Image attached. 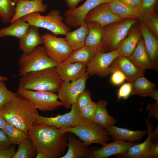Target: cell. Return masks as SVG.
<instances>
[{
    "label": "cell",
    "instance_id": "10",
    "mask_svg": "<svg viewBox=\"0 0 158 158\" xmlns=\"http://www.w3.org/2000/svg\"><path fill=\"white\" fill-rule=\"evenodd\" d=\"M71 108L69 112L54 117H45L37 114L34 124H44L62 128L74 127L87 121L81 118L80 110L75 103L72 105Z\"/></svg>",
    "mask_w": 158,
    "mask_h": 158
},
{
    "label": "cell",
    "instance_id": "3",
    "mask_svg": "<svg viewBox=\"0 0 158 158\" xmlns=\"http://www.w3.org/2000/svg\"><path fill=\"white\" fill-rule=\"evenodd\" d=\"M63 82L56 67L48 68L20 77L18 88L57 92Z\"/></svg>",
    "mask_w": 158,
    "mask_h": 158
},
{
    "label": "cell",
    "instance_id": "50",
    "mask_svg": "<svg viewBox=\"0 0 158 158\" xmlns=\"http://www.w3.org/2000/svg\"><path fill=\"white\" fill-rule=\"evenodd\" d=\"M147 96L151 97L155 100L158 101V90L155 88L151 91L148 94Z\"/></svg>",
    "mask_w": 158,
    "mask_h": 158
},
{
    "label": "cell",
    "instance_id": "4",
    "mask_svg": "<svg viewBox=\"0 0 158 158\" xmlns=\"http://www.w3.org/2000/svg\"><path fill=\"white\" fill-rule=\"evenodd\" d=\"M58 9L53 10L46 16L36 12L26 15L22 18L30 26H34L48 30L56 36L65 35L71 29L64 22V18Z\"/></svg>",
    "mask_w": 158,
    "mask_h": 158
},
{
    "label": "cell",
    "instance_id": "26",
    "mask_svg": "<svg viewBox=\"0 0 158 158\" xmlns=\"http://www.w3.org/2000/svg\"><path fill=\"white\" fill-rule=\"evenodd\" d=\"M87 24L88 32L85 45L93 47L96 52H102V41L104 35L103 27L95 22Z\"/></svg>",
    "mask_w": 158,
    "mask_h": 158
},
{
    "label": "cell",
    "instance_id": "23",
    "mask_svg": "<svg viewBox=\"0 0 158 158\" xmlns=\"http://www.w3.org/2000/svg\"><path fill=\"white\" fill-rule=\"evenodd\" d=\"M128 59L139 69L145 72L147 69H153L152 62L145 49L144 40L141 38Z\"/></svg>",
    "mask_w": 158,
    "mask_h": 158
},
{
    "label": "cell",
    "instance_id": "53",
    "mask_svg": "<svg viewBox=\"0 0 158 158\" xmlns=\"http://www.w3.org/2000/svg\"><path fill=\"white\" fill-rule=\"evenodd\" d=\"M8 80V78L7 77L0 75V80L4 81Z\"/></svg>",
    "mask_w": 158,
    "mask_h": 158
},
{
    "label": "cell",
    "instance_id": "7",
    "mask_svg": "<svg viewBox=\"0 0 158 158\" xmlns=\"http://www.w3.org/2000/svg\"><path fill=\"white\" fill-rule=\"evenodd\" d=\"M62 129L65 133H73L88 146L92 143L103 145L110 140L105 129L92 121H85L74 127Z\"/></svg>",
    "mask_w": 158,
    "mask_h": 158
},
{
    "label": "cell",
    "instance_id": "22",
    "mask_svg": "<svg viewBox=\"0 0 158 158\" xmlns=\"http://www.w3.org/2000/svg\"><path fill=\"white\" fill-rule=\"evenodd\" d=\"M105 130L114 140H121L131 142L140 141L147 133V130L133 131L114 125L109 126Z\"/></svg>",
    "mask_w": 158,
    "mask_h": 158
},
{
    "label": "cell",
    "instance_id": "16",
    "mask_svg": "<svg viewBox=\"0 0 158 158\" xmlns=\"http://www.w3.org/2000/svg\"><path fill=\"white\" fill-rule=\"evenodd\" d=\"M116 70L121 72L125 76L127 82L130 83L145 74V72L138 68L128 57L119 55L111 64L109 69L110 74Z\"/></svg>",
    "mask_w": 158,
    "mask_h": 158
},
{
    "label": "cell",
    "instance_id": "30",
    "mask_svg": "<svg viewBox=\"0 0 158 158\" xmlns=\"http://www.w3.org/2000/svg\"><path fill=\"white\" fill-rule=\"evenodd\" d=\"M29 26L28 23L22 18L18 19L8 27L0 29V38L10 36L20 40L25 35Z\"/></svg>",
    "mask_w": 158,
    "mask_h": 158
},
{
    "label": "cell",
    "instance_id": "11",
    "mask_svg": "<svg viewBox=\"0 0 158 158\" xmlns=\"http://www.w3.org/2000/svg\"><path fill=\"white\" fill-rule=\"evenodd\" d=\"M89 76L86 71L76 80L71 82H63L57 95L65 108H70L72 105L75 103L78 95L85 89L86 81Z\"/></svg>",
    "mask_w": 158,
    "mask_h": 158
},
{
    "label": "cell",
    "instance_id": "42",
    "mask_svg": "<svg viewBox=\"0 0 158 158\" xmlns=\"http://www.w3.org/2000/svg\"><path fill=\"white\" fill-rule=\"evenodd\" d=\"M110 82L112 85L115 86H119L123 84L126 78L124 75L119 70H115L111 73Z\"/></svg>",
    "mask_w": 158,
    "mask_h": 158
},
{
    "label": "cell",
    "instance_id": "29",
    "mask_svg": "<svg viewBox=\"0 0 158 158\" xmlns=\"http://www.w3.org/2000/svg\"><path fill=\"white\" fill-rule=\"evenodd\" d=\"M108 4L111 12L122 19L140 18L138 9L126 5L119 0H111L108 3Z\"/></svg>",
    "mask_w": 158,
    "mask_h": 158
},
{
    "label": "cell",
    "instance_id": "43",
    "mask_svg": "<svg viewBox=\"0 0 158 158\" xmlns=\"http://www.w3.org/2000/svg\"><path fill=\"white\" fill-rule=\"evenodd\" d=\"M15 145L12 144L6 148L0 149V158H13L16 152Z\"/></svg>",
    "mask_w": 158,
    "mask_h": 158
},
{
    "label": "cell",
    "instance_id": "1",
    "mask_svg": "<svg viewBox=\"0 0 158 158\" xmlns=\"http://www.w3.org/2000/svg\"><path fill=\"white\" fill-rule=\"evenodd\" d=\"M66 133L62 128L44 124H34L28 135L37 152L45 154L49 158L60 157L67 146Z\"/></svg>",
    "mask_w": 158,
    "mask_h": 158
},
{
    "label": "cell",
    "instance_id": "5",
    "mask_svg": "<svg viewBox=\"0 0 158 158\" xmlns=\"http://www.w3.org/2000/svg\"><path fill=\"white\" fill-rule=\"evenodd\" d=\"M18 63L19 73L16 77H20L28 73L48 68L56 67L59 64L48 56L44 46L40 45L37 47L29 55L23 53L21 54Z\"/></svg>",
    "mask_w": 158,
    "mask_h": 158
},
{
    "label": "cell",
    "instance_id": "49",
    "mask_svg": "<svg viewBox=\"0 0 158 158\" xmlns=\"http://www.w3.org/2000/svg\"><path fill=\"white\" fill-rule=\"evenodd\" d=\"M150 138L152 141L158 140V127H157L154 131L152 130L150 133Z\"/></svg>",
    "mask_w": 158,
    "mask_h": 158
},
{
    "label": "cell",
    "instance_id": "14",
    "mask_svg": "<svg viewBox=\"0 0 158 158\" xmlns=\"http://www.w3.org/2000/svg\"><path fill=\"white\" fill-rule=\"evenodd\" d=\"M138 143L115 140L106 143L101 148L92 147L89 150V158H106L114 155L124 154L131 146Z\"/></svg>",
    "mask_w": 158,
    "mask_h": 158
},
{
    "label": "cell",
    "instance_id": "47",
    "mask_svg": "<svg viewBox=\"0 0 158 158\" xmlns=\"http://www.w3.org/2000/svg\"><path fill=\"white\" fill-rule=\"evenodd\" d=\"M126 5L138 10L142 0H119Z\"/></svg>",
    "mask_w": 158,
    "mask_h": 158
},
{
    "label": "cell",
    "instance_id": "31",
    "mask_svg": "<svg viewBox=\"0 0 158 158\" xmlns=\"http://www.w3.org/2000/svg\"><path fill=\"white\" fill-rule=\"evenodd\" d=\"M96 52L93 47L85 45L78 49L73 51L68 58L64 62H80L88 65L93 59Z\"/></svg>",
    "mask_w": 158,
    "mask_h": 158
},
{
    "label": "cell",
    "instance_id": "15",
    "mask_svg": "<svg viewBox=\"0 0 158 158\" xmlns=\"http://www.w3.org/2000/svg\"><path fill=\"white\" fill-rule=\"evenodd\" d=\"M124 20L113 13L108 3H104L97 6L89 12L85 18V22L86 23L96 22L103 27Z\"/></svg>",
    "mask_w": 158,
    "mask_h": 158
},
{
    "label": "cell",
    "instance_id": "21",
    "mask_svg": "<svg viewBox=\"0 0 158 158\" xmlns=\"http://www.w3.org/2000/svg\"><path fill=\"white\" fill-rule=\"evenodd\" d=\"M42 44L43 41L39 28L30 25L25 35L20 40L19 48L24 54L29 55L37 47Z\"/></svg>",
    "mask_w": 158,
    "mask_h": 158
},
{
    "label": "cell",
    "instance_id": "19",
    "mask_svg": "<svg viewBox=\"0 0 158 158\" xmlns=\"http://www.w3.org/2000/svg\"><path fill=\"white\" fill-rule=\"evenodd\" d=\"M139 28L145 49L152 63L153 69L158 70V40L140 20Z\"/></svg>",
    "mask_w": 158,
    "mask_h": 158
},
{
    "label": "cell",
    "instance_id": "17",
    "mask_svg": "<svg viewBox=\"0 0 158 158\" xmlns=\"http://www.w3.org/2000/svg\"><path fill=\"white\" fill-rule=\"evenodd\" d=\"M87 64L63 62L56 67V70L63 81L71 82L81 78L86 72Z\"/></svg>",
    "mask_w": 158,
    "mask_h": 158
},
{
    "label": "cell",
    "instance_id": "54",
    "mask_svg": "<svg viewBox=\"0 0 158 158\" xmlns=\"http://www.w3.org/2000/svg\"><path fill=\"white\" fill-rule=\"evenodd\" d=\"M12 0L14 3H15L16 4L18 0Z\"/></svg>",
    "mask_w": 158,
    "mask_h": 158
},
{
    "label": "cell",
    "instance_id": "6",
    "mask_svg": "<svg viewBox=\"0 0 158 158\" xmlns=\"http://www.w3.org/2000/svg\"><path fill=\"white\" fill-rule=\"evenodd\" d=\"M138 20L127 19L103 27L104 35L102 41V52L116 50Z\"/></svg>",
    "mask_w": 158,
    "mask_h": 158
},
{
    "label": "cell",
    "instance_id": "45",
    "mask_svg": "<svg viewBox=\"0 0 158 158\" xmlns=\"http://www.w3.org/2000/svg\"><path fill=\"white\" fill-rule=\"evenodd\" d=\"M158 157V141H153L148 151L147 158Z\"/></svg>",
    "mask_w": 158,
    "mask_h": 158
},
{
    "label": "cell",
    "instance_id": "37",
    "mask_svg": "<svg viewBox=\"0 0 158 158\" xmlns=\"http://www.w3.org/2000/svg\"><path fill=\"white\" fill-rule=\"evenodd\" d=\"M157 0H142L138 9L139 19L154 13V9Z\"/></svg>",
    "mask_w": 158,
    "mask_h": 158
},
{
    "label": "cell",
    "instance_id": "32",
    "mask_svg": "<svg viewBox=\"0 0 158 158\" xmlns=\"http://www.w3.org/2000/svg\"><path fill=\"white\" fill-rule=\"evenodd\" d=\"M132 91L131 95H137L147 97L151 91L156 88V85L144 76H140L131 83Z\"/></svg>",
    "mask_w": 158,
    "mask_h": 158
},
{
    "label": "cell",
    "instance_id": "40",
    "mask_svg": "<svg viewBox=\"0 0 158 158\" xmlns=\"http://www.w3.org/2000/svg\"><path fill=\"white\" fill-rule=\"evenodd\" d=\"M92 101L90 91L85 89L78 95L75 103L80 110Z\"/></svg>",
    "mask_w": 158,
    "mask_h": 158
},
{
    "label": "cell",
    "instance_id": "9",
    "mask_svg": "<svg viewBox=\"0 0 158 158\" xmlns=\"http://www.w3.org/2000/svg\"><path fill=\"white\" fill-rule=\"evenodd\" d=\"M41 36L47 54L51 59L60 64L68 58L73 51L65 38L58 37L49 33Z\"/></svg>",
    "mask_w": 158,
    "mask_h": 158
},
{
    "label": "cell",
    "instance_id": "34",
    "mask_svg": "<svg viewBox=\"0 0 158 158\" xmlns=\"http://www.w3.org/2000/svg\"><path fill=\"white\" fill-rule=\"evenodd\" d=\"M1 129L12 144L18 145L22 140L28 137V135L8 123Z\"/></svg>",
    "mask_w": 158,
    "mask_h": 158
},
{
    "label": "cell",
    "instance_id": "2",
    "mask_svg": "<svg viewBox=\"0 0 158 158\" xmlns=\"http://www.w3.org/2000/svg\"><path fill=\"white\" fill-rule=\"evenodd\" d=\"M37 109L29 100L18 94L0 109V113L7 123L28 135L38 114Z\"/></svg>",
    "mask_w": 158,
    "mask_h": 158
},
{
    "label": "cell",
    "instance_id": "8",
    "mask_svg": "<svg viewBox=\"0 0 158 158\" xmlns=\"http://www.w3.org/2000/svg\"><path fill=\"white\" fill-rule=\"evenodd\" d=\"M16 93L29 100L37 109L43 112L52 111L63 105L62 102L58 100L57 94L51 91L18 88Z\"/></svg>",
    "mask_w": 158,
    "mask_h": 158
},
{
    "label": "cell",
    "instance_id": "52",
    "mask_svg": "<svg viewBox=\"0 0 158 158\" xmlns=\"http://www.w3.org/2000/svg\"><path fill=\"white\" fill-rule=\"evenodd\" d=\"M35 157L36 158H49L45 154L41 152H37Z\"/></svg>",
    "mask_w": 158,
    "mask_h": 158
},
{
    "label": "cell",
    "instance_id": "39",
    "mask_svg": "<svg viewBox=\"0 0 158 158\" xmlns=\"http://www.w3.org/2000/svg\"><path fill=\"white\" fill-rule=\"evenodd\" d=\"M96 108V103L91 101L80 110L81 118L85 120L93 122Z\"/></svg>",
    "mask_w": 158,
    "mask_h": 158
},
{
    "label": "cell",
    "instance_id": "12",
    "mask_svg": "<svg viewBox=\"0 0 158 158\" xmlns=\"http://www.w3.org/2000/svg\"><path fill=\"white\" fill-rule=\"evenodd\" d=\"M111 0H86L81 5L68 9L63 13L64 22L70 27L76 28L85 23V18L89 12L98 5L108 3Z\"/></svg>",
    "mask_w": 158,
    "mask_h": 158
},
{
    "label": "cell",
    "instance_id": "38",
    "mask_svg": "<svg viewBox=\"0 0 158 158\" xmlns=\"http://www.w3.org/2000/svg\"><path fill=\"white\" fill-rule=\"evenodd\" d=\"M18 94L8 90L4 81L0 80V109Z\"/></svg>",
    "mask_w": 158,
    "mask_h": 158
},
{
    "label": "cell",
    "instance_id": "18",
    "mask_svg": "<svg viewBox=\"0 0 158 158\" xmlns=\"http://www.w3.org/2000/svg\"><path fill=\"white\" fill-rule=\"evenodd\" d=\"M43 0H18L16 3L15 13L10 23L26 15L36 12H43L48 6L43 3Z\"/></svg>",
    "mask_w": 158,
    "mask_h": 158
},
{
    "label": "cell",
    "instance_id": "25",
    "mask_svg": "<svg viewBox=\"0 0 158 158\" xmlns=\"http://www.w3.org/2000/svg\"><path fill=\"white\" fill-rule=\"evenodd\" d=\"M131 28L128 35L122 41L116 49L119 56L128 57L141 38L139 26L133 28L131 30Z\"/></svg>",
    "mask_w": 158,
    "mask_h": 158
},
{
    "label": "cell",
    "instance_id": "36",
    "mask_svg": "<svg viewBox=\"0 0 158 158\" xmlns=\"http://www.w3.org/2000/svg\"><path fill=\"white\" fill-rule=\"evenodd\" d=\"M141 20L147 28L157 38L158 37V16L154 13Z\"/></svg>",
    "mask_w": 158,
    "mask_h": 158
},
{
    "label": "cell",
    "instance_id": "20",
    "mask_svg": "<svg viewBox=\"0 0 158 158\" xmlns=\"http://www.w3.org/2000/svg\"><path fill=\"white\" fill-rule=\"evenodd\" d=\"M145 122L147 129L148 136L146 140L141 143H139L131 146L128 151L123 154H117L118 158H147L148 151L152 141L150 138V133L152 130L153 126L152 123L147 118Z\"/></svg>",
    "mask_w": 158,
    "mask_h": 158
},
{
    "label": "cell",
    "instance_id": "33",
    "mask_svg": "<svg viewBox=\"0 0 158 158\" xmlns=\"http://www.w3.org/2000/svg\"><path fill=\"white\" fill-rule=\"evenodd\" d=\"M18 145V149L13 158L35 157L37 152L32 141L29 137L22 140Z\"/></svg>",
    "mask_w": 158,
    "mask_h": 158
},
{
    "label": "cell",
    "instance_id": "28",
    "mask_svg": "<svg viewBox=\"0 0 158 158\" xmlns=\"http://www.w3.org/2000/svg\"><path fill=\"white\" fill-rule=\"evenodd\" d=\"M96 103V108L93 122L105 129L109 126L114 125L117 120L108 114L106 108L107 102L100 99Z\"/></svg>",
    "mask_w": 158,
    "mask_h": 158
},
{
    "label": "cell",
    "instance_id": "13",
    "mask_svg": "<svg viewBox=\"0 0 158 158\" xmlns=\"http://www.w3.org/2000/svg\"><path fill=\"white\" fill-rule=\"evenodd\" d=\"M119 54L116 50L106 52H97L88 64L86 72L89 76L106 77L110 74V66Z\"/></svg>",
    "mask_w": 158,
    "mask_h": 158
},
{
    "label": "cell",
    "instance_id": "44",
    "mask_svg": "<svg viewBox=\"0 0 158 158\" xmlns=\"http://www.w3.org/2000/svg\"><path fill=\"white\" fill-rule=\"evenodd\" d=\"M145 111L148 112V116L149 118H154L158 120V101H156L153 104H148Z\"/></svg>",
    "mask_w": 158,
    "mask_h": 158
},
{
    "label": "cell",
    "instance_id": "48",
    "mask_svg": "<svg viewBox=\"0 0 158 158\" xmlns=\"http://www.w3.org/2000/svg\"><path fill=\"white\" fill-rule=\"evenodd\" d=\"M84 0H65L69 9H72L77 7L78 4Z\"/></svg>",
    "mask_w": 158,
    "mask_h": 158
},
{
    "label": "cell",
    "instance_id": "24",
    "mask_svg": "<svg viewBox=\"0 0 158 158\" xmlns=\"http://www.w3.org/2000/svg\"><path fill=\"white\" fill-rule=\"evenodd\" d=\"M68 149L65 155L60 158H90L88 146L77 140L71 134L67 135Z\"/></svg>",
    "mask_w": 158,
    "mask_h": 158
},
{
    "label": "cell",
    "instance_id": "41",
    "mask_svg": "<svg viewBox=\"0 0 158 158\" xmlns=\"http://www.w3.org/2000/svg\"><path fill=\"white\" fill-rule=\"evenodd\" d=\"M132 91L131 83H123L120 87L117 93V99L119 101L121 99H127L131 95Z\"/></svg>",
    "mask_w": 158,
    "mask_h": 158
},
{
    "label": "cell",
    "instance_id": "27",
    "mask_svg": "<svg viewBox=\"0 0 158 158\" xmlns=\"http://www.w3.org/2000/svg\"><path fill=\"white\" fill-rule=\"evenodd\" d=\"M88 30L85 23L76 30L67 32L65 40L72 51L78 49L85 45Z\"/></svg>",
    "mask_w": 158,
    "mask_h": 158
},
{
    "label": "cell",
    "instance_id": "51",
    "mask_svg": "<svg viewBox=\"0 0 158 158\" xmlns=\"http://www.w3.org/2000/svg\"><path fill=\"white\" fill-rule=\"evenodd\" d=\"M7 123L0 113V129H2Z\"/></svg>",
    "mask_w": 158,
    "mask_h": 158
},
{
    "label": "cell",
    "instance_id": "46",
    "mask_svg": "<svg viewBox=\"0 0 158 158\" xmlns=\"http://www.w3.org/2000/svg\"><path fill=\"white\" fill-rule=\"evenodd\" d=\"M12 145L4 133L0 130V149L6 148Z\"/></svg>",
    "mask_w": 158,
    "mask_h": 158
},
{
    "label": "cell",
    "instance_id": "35",
    "mask_svg": "<svg viewBox=\"0 0 158 158\" xmlns=\"http://www.w3.org/2000/svg\"><path fill=\"white\" fill-rule=\"evenodd\" d=\"M15 7L12 0H0V19L3 23L10 22L15 13Z\"/></svg>",
    "mask_w": 158,
    "mask_h": 158
}]
</instances>
